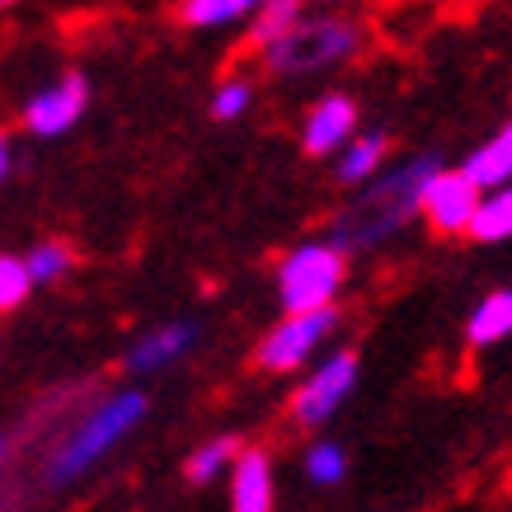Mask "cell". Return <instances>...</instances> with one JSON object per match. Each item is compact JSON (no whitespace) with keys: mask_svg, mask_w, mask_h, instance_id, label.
Wrapping results in <instances>:
<instances>
[{"mask_svg":"<svg viewBox=\"0 0 512 512\" xmlns=\"http://www.w3.org/2000/svg\"><path fill=\"white\" fill-rule=\"evenodd\" d=\"M437 170H442V156L423 151V156H409L395 170H381L372 184H362V193L334 221V249H343V254L348 249H372L381 240H390L400 226H409L419 217L423 188Z\"/></svg>","mask_w":512,"mask_h":512,"instance_id":"6da1fadb","label":"cell"},{"mask_svg":"<svg viewBox=\"0 0 512 512\" xmlns=\"http://www.w3.org/2000/svg\"><path fill=\"white\" fill-rule=\"evenodd\" d=\"M146 390H118L109 395L104 404H94L90 414L62 437V447L52 451V461H47V489H66V484H76L85 470H94L104 456H109L123 437H132L146 419Z\"/></svg>","mask_w":512,"mask_h":512,"instance_id":"7a4b0ae2","label":"cell"},{"mask_svg":"<svg viewBox=\"0 0 512 512\" xmlns=\"http://www.w3.org/2000/svg\"><path fill=\"white\" fill-rule=\"evenodd\" d=\"M357 43H362V29L353 19H296V29L268 52H259V62L278 80H306L329 66H343L357 52Z\"/></svg>","mask_w":512,"mask_h":512,"instance_id":"3957f363","label":"cell"},{"mask_svg":"<svg viewBox=\"0 0 512 512\" xmlns=\"http://www.w3.org/2000/svg\"><path fill=\"white\" fill-rule=\"evenodd\" d=\"M343 249L311 240V245H296L287 259L278 264V296L287 315H315V311H334V296L343 287Z\"/></svg>","mask_w":512,"mask_h":512,"instance_id":"277c9868","label":"cell"},{"mask_svg":"<svg viewBox=\"0 0 512 512\" xmlns=\"http://www.w3.org/2000/svg\"><path fill=\"white\" fill-rule=\"evenodd\" d=\"M334 325H339V311L282 315L278 325L264 334V343H259V362H264L268 372H296V367L334 334Z\"/></svg>","mask_w":512,"mask_h":512,"instance_id":"5b68a950","label":"cell"},{"mask_svg":"<svg viewBox=\"0 0 512 512\" xmlns=\"http://www.w3.org/2000/svg\"><path fill=\"white\" fill-rule=\"evenodd\" d=\"M357 386V353H334L329 362H320L311 376H306V386L296 390L292 400V414L301 428H320V423L334 419V409H339Z\"/></svg>","mask_w":512,"mask_h":512,"instance_id":"8992f818","label":"cell"},{"mask_svg":"<svg viewBox=\"0 0 512 512\" xmlns=\"http://www.w3.org/2000/svg\"><path fill=\"white\" fill-rule=\"evenodd\" d=\"M480 198L484 193L470 184L461 170H437L433 179H428V188H423L419 212L428 217V226H433L437 235H461V231H470Z\"/></svg>","mask_w":512,"mask_h":512,"instance_id":"52a82bcc","label":"cell"},{"mask_svg":"<svg viewBox=\"0 0 512 512\" xmlns=\"http://www.w3.org/2000/svg\"><path fill=\"white\" fill-rule=\"evenodd\" d=\"M85 104H90V85H85V76H62L57 85L38 90L29 104H24V127H29L33 137H62V132L76 127V118L85 113Z\"/></svg>","mask_w":512,"mask_h":512,"instance_id":"ba28073f","label":"cell"},{"mask_svg":"<svg viewBox=\"0 0 512 512\" xmlns=\"http://www.w3.org/2000/svg\"><path fill=\"white\" fill-rule=\"evenodd\" d=\"M193 343H198V325H193V320H170V325L146 329V334L127 348L123 367L132 376H156V372H165V367H174L179 357L193 353Z\"/></svg>","mask_w":512,"mask_h":512,"instance_id":"9c48e42d","label":"cell"},{"mask_svg":"<svg viewBox=\"0 0 512 512\" xmlns=\"http://www.w3.org/2000/svg\"><path fill=\"white\" fill-rule=\"evenodd\" d=\"M357 137V104L348 94H325L315 99V109L306 113V127H301V151L306 156H334L339 146Z\"/></svg>","mask_w":512,"mask_h":512,"instance_id":"30bf717a","label":"cell"},{"mask_svg":"<svg viewBox=\"0 0 512 512\" xmlns=\"http://www.w3.org/2000/svg\"><path fill=\"white\" fill-rule=\"evenodd\" d=\"M231 512H273V456L240 447L231 466Z\"/></svg>","mask_w":512,"mask_h":512,"instance_id":"8fae6325","label":"cell"},{"mask_svg":"<svg viewBox=\"0 0 512 512\" xmlns=\"http://www.w3.org/2000/svg\"><path fill=\"white\" fill-rule=\"evenodd\" d=\"M461 174H466L480 193L512 188V123L503 127L498 137L484 141V146H475V151H470V160L461 165Z\"/></svg>","mask_w":512,"mask_h":512,"instance_id":"7c38bea8","label":"cell"},{"mask_svg":"<svg viewBox=\"0 0 512 512\" xmlns=\"http://www.w3.org/2000/svg\"><path fill=\"white\" fill-rule=\"evenodd\" d=\"M390 141L381 132H357L348 146H343V160H339V184H372L381 174V160H386Z\"/></svg>","mask_w":512,"mask_h":512,"instance_id":"4fadbf2b","label":"cell"},{"mask_svg":"<svg viewBox=\"0 0 512 512\" xmlns=\"http://www.w3.org/2000/svg\"><path fill=\"white\" fill-rule=\"evenodd\" d=\"M508 334H512V287H498V292H489L475 306V315H470V325H466V339L475 348H489V343H503Z\"/></svg>","mask_w":512,"mask_h":512,"instance_id":"5bb4252c","label":"cell"},{"mask_svg":"<svg viewBox=\"0 0 512 512\" xmlns=\"http://www.w3.org/2000/svg\"><path fill=\"white\" fill-rule=\"evenodd\" d=\"M470 240L480 245H498V240H512V188H498V193H484L480 207H475V221H470Z\"/></svg>","mask_w":512,"mask_h":512,"instance_id":"9a60e30c","label":"cell"},{"mask_svg":"<svg viewBox=\"0 0 512 512\" xmlns=\"http://www.w3.org/2000/svg\"><path fill=\"white\" fill-rule=\"evenodd\" d=\"M296 19H301V5H292V0H278V5L254 10V15H249V47H254V52H268V47L282 43V38L296 29Z\"/></svg>","mask_w":512,"mask_h":512,"instance_id":"2e32d148","label":"cell"},{"mask_svg":"<svg viewBox=\"0 0 512 512\" xmlns=\"http://www.w3.org/2000/svg\"><path fill=\"white\" fill-rule=\"evenodd\" d=\"M259 10V5H249V0H188L179 5V19H184L188 29H226V24H240Z\"/></svg>","mask_w":512,"mask_h":512,"instance_id":"e0dca14e","label":"cell"},{"mask_svg":"<svg viewBox=\"0 0 512 512\" xmlns=\"http://www.w3.org/2000/svg\"><path fill=\"white\" fill-rule=\"evenodd\" d=\"M235 456H240V442H235V437H226V433H221V437H207V442H202V447L188 456L184 475L193 484H212L226 466H235Z\"/></svg>","mask_w":512,"mask_h":512,"instance_id":"ac0fdd59","label":"cell"},{"mask_svg":"<svg viewBox=\"0 0 512 512\" xmlns=\"http://www.w3.org/2000/svg\"><path fill=\"white\" fill-rule=\"evenodd\" d=\"M24 268H29V282H33V287L57 282V278H66V273L76 268V249L62 245V240H43L38 249H29V254H24Z\"/></svg>","mask_w":512,"mask_h":512,"instance_id":"d6986e66","label":"cell"},{"mask_svg":"<svg viewBox=\"0 0 512 512\" xmlns=\"http://www.w3.org/2000/svg\"><path fill=\"white\" fill-rule=\"evenodd\" d=\"M343 475H348V456H343L339 442H315V447H306V480L311 484L329 489V484H343Z\"/></svg>","mask_w":512,"mask_h":512,"instance_id":"ffe728a7","label":"cell"},{"mask_svg":"<svg viewBox=\"0 0 512 512\" xmlns=\"http://www.w3.org/2000/svg\"><path fill=\"white\" fill-rule=\"evenodd\" d=\"M33 282H29V268L19 254H0V315L19 311L24 301H29Z\"/></svg>","mask_w":512,"mask_h":512,"instance_id":"44dd1931","label":"cell"},{"mask_svg":"<svg viewBox=\"0 0 512 512\" xmlns=\"http://www.w3.org/2000/svg\"><path fill=\"white\" fill-rule=\"evenodd\" d=\"M249 104H254V85L231 76V80H221L217 94H212V118H217V123H235V118L249 113Z\"/></svg>","mask_w":512,"mask_h":512,"instance_id":"7402d4cb","label":"cell"},{"mask_svg":"<svg viewBox=\"0 0 512 512\" xmlns=\"http://www.w3.org/2000/svg\"><path fill=\"white\" fill-rule=\"evenodd\" d=\"M10 160H15V151H10V137L0 132V184H5V174H10Z\"/></svg>","mask_w":512,"mask_h":512,"instance_id":"603a6c76","label":"cell"},{"mask_svg":"<svg viewBox=\"0 0 512 512\" xmlns=\"http://www.w3.org/2000/svg\"><path fill=\"white\" fill-rule=\"evenodd\" d=\"M5 451H10V442H5V433H0V466H5Z\"/></svg>","mask_w":512,"mask_h":512,"instance_id":"cb8c5ba5","label":"cell"}]
</instances>
